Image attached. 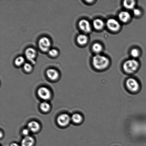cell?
Wrapping results in <instances>:
<instances>
[{"label": "cell", "instance_id": "obj_21", "mask_svg": "<svg viewBox=\"0 0 146 146\" xmlns=\"http://www.w3.org/2000/svg\"><path fill=\"white\" fill-rule=\"evenodd\" d=\"M131 56L133 58H138L140 55V52L137 48H133L131 50Z\"/></svg>", "mask_w": 146, "mask_h": 146}, {"label": "cell", "instance_id": "obj_16", "mask_svg": "<svg viewBox=\"0 0 146 146\" xmlns=\"http://www.w3.org/2000/svg\"><path fill=\"white\" fill-rule=\"evenodd\" d=\"M71 119L74 123L80 124L82 122L83 118L81 114L76 113L73 114L71 117Z\"/></svg>", "mask_w": 146, "mask_h": 146}, {"label": "cell", "instance_id": "obj_7", "mask_svg": "<svg viewBox=\"0 0 146 146\" xmlns=\"http://www.w3.org/2000/svg\"><path fill=\"white\" fill-rule=\"evenodd\" d=\"M71 118L68 114L64 113L60 115L57 118V122L61 126H65L69 123Z\"/></svg>", "mask_w": 146, "mask_h": 146}, {"label": "cell", "instance_id": "obj_11", "mask_svg": "<svg viewBox=\"0 0 146 146\" xmlns=\"http://www.w3.org/2000/svg\"><path fill=\"white\" fill-rule=\"evenodd\" d=\"M40 125L36 121H32L29 123L28 127L30 131L33 132H36L39 131L40 129Z\"/></svg>", "mask_w": 146, "mask_h": 146}, {"label": "cell", "instance_id": "obj_6", "mask_svg": "<svg viewBox=\"0 0 146 146\" xmlns=\"http://www.w3.org/2000/svg\"><path fill=\"white\" fill-rule=\"evenodd\" d=\"M107 28L110 31L116 32L119 30L121 25L116 20L114 19H110L106 23Z\"/></svg>", "mask_w": 146, "mask_h": 146}, {"label": "cell", "instance_id": "obj_17", "mask_svg": "<svg viewBox=\"0 0 146 146\" xmlns=\"http://www.w3.org/2000/svg\"><path fill=\"white\" fill-rule=\"evenodd\" d=\"M135 4V1L133 0H125L123 3L124 7L128 9H134Z\"/></svg>", "mask_w": 146, "mask_h": 146}, {"label": "cell", "instance_id": "obj_3", "mask_svg": "<svg viewBox=\"0 0 146 146\" xmlns=\"http://www.w3.org/2000/svg\"><path fill=\"white\" fill-rule=\"evenodd\" d=\"M125 85L128 91L131 92H137L139 91L140 84L135 79L132 78L128 79L126 81Z\"/></svg>", "mask_w": 146, "mask_h": 146}, {"label": "cell", "instance_id": "obj_25", "mask_svg": "<svg viewBox=\"0 0 146 146\" xmlns=\"http://www.w3.org/2000/svg\"><path fill=\"white\" fill-rule=\"evenodd\" d=\"M29 130L28 129H24L22 131V134L23 135L25 136V137L28 136L29 134Z\"/></svg>", "mask_w": 146, "mask_h": 146}, {"label": "cell", "instance_id": "obj_15", "mask_svg": "<svg viewBox=\"0 0 146 146\" xmlns=\"http://www.w3.org/2000/svg\"><path fill=\"white\" fill-rule=\"evenodd\" d=\"M88 41V37L84 34H80L77 38V41L80 45H84L87 44Z\"/></svg>", "mask_w": 146, "mask_h": 146}, {"label": "cell", "instance_id": "obj_26", "mask_svg": "<svg viewBox=\"0 0 146 146\" xmlns=\"http://www.w3.org/2000/svg\"><path fill=\"white\" fill-rule=\"evenodd\" d=\"M11 146H20L19 144L16 143H12V144H11Z\"/></svg>", "mask_w": 146, "mask_h": 146}, {"label": "cell", "instance_id": "obj_8", "mask_svg": "<svg viewBox=\"0 0 146 146\" xmlns=\"http://www.w3.org/2000/svg\"><path fill=\"white\" fill-rule=\"evenodd\" d=\"M78 25L80 29L84 32L86 33L91 32L92 29L91 25L87 20H81L79 22Z\"/></svg>", "mask_w": 146, "mask_h": 146}, {"label": "cell", "instance_id": "obj_23", "mask_svg": "<svg viewBox=\"0 0 146 146\" xmlns=\"http://www.w3.org/2000/svg\"><path fill=\"white\" fill-rule=\"evenodd\" d=\"M50 55L52 57H56L58 55V52L56 49H52L49 51Z\"/></svg>", "mask_w": 146, "mask_h": 146}, {"label": "cell", "instance_id": "obj_10", "mask_svg": "<svg viewBox=\"0 0 146 146\" xmlns=\"http://www.w3.org/2000/svg\"><path fill=\"white\" fill-rule=\"evenodd\" d=\"M46 75L50 80L54 81L58 78L59 74L56 70L54 69H50L46 71Z\"/></svg>", "mask_w": 146, "mask_h": 146}, {"label": "cell", "instance_id": "obj_9", "mask_svg": "<svg viewBox=\"0 0 146 146\" xmlns=\"http://www.w3.org/2000/svg\"><path fill=\"white\" fill-rule=\"evenodd\" d=\"M25 55L29 60L32 63H35V59L36 56V52L35 50L32 48H29L26 50Z\"/></svg>", "mask_w": 146, "mask_h": 146}, {"label": "cell", "instance_id": "obj_12", "mask_svg": "<svg viewBox=\"0 0 146 146\" xmlns=\"http://www.w3.org/2000/svg\"><path fill=\"white\" fill-rule=\"evenodd\" d=\"M34 143V138L30 136H28L23 139L21 141V146H33Z\"/></svg>", "mask_w": 146, "mask_h": 146}, {"label": "cell", "instance_id": "obj_18", "mask_svg": "<svg viewBox=\"0 0 146 146\" xmlns=\"http://www.w3.org/2000/svg\"><path fill=\"white\" fill-rule=\"evenodd\" d=\"M93 51L97 54H99L103 50V47L101 44L96 43L93 45L92 47Z\"/></svg>", "mask_w": 146, "mask_h": 146}, {"label": "cell", "instance_id": "obj_24", "mask_svg": "<svg viewBox=\"0 0 146 146\" xmlns=\"http://www.w3.org/2000/svg\"><path fill=\"white\" fill-rule=\"evenodd\" d=\"M133 13L136 16H139L141 15V10L138 8H134L133 11Z\"/></svg>", "mask_w": 146, "mask_h": 146}, {"label": "cell", "instance_id": "obj_14", "mask_svg": "<svg viewBox=\"0 0 146 146\" xmlns=\"http://www.w3.org/2000/svg\"><path fill=\"white\" fill-rule=\"evenodd\" d=\"M93 26L96 29L101 30L104 28V23L102 20L97 19L94 20L93 23Z\"/></svg>", "mask_w": 146, "mask_h": 146}, {"label": "cell", "instance_id": "obj_1", "mask_svg": "<svg viewBox=\"0 0 146 146\" xmlns=\"http://www.w3.org/2000/svg\"><path fill=\"white\" fill-rule=\"evenodd\" d=\"M110 61L106 57L97 54L93 57L92 64L96 69L102 70L105 69L109 65Z\"/></svg>", "mask_w": 146, "mask_h": 146}, {"label": "cell", "instance_id": "obj_4", "mask_svg": "<svg viewBox=\"0 0 146 146\" xmlns=\"http://www.w3.org/2000/svg\"><path fill=\"white\" fill-rule=\"evenodd\" d=\"M51 44V42L49 38L47 37H42L38 41V46L40 49L44 52H46L48 51L50 47Z\"/></svg>", "mask_w": 146, "mask_h": 146}, {"label": "cell", "instance_id": "obj_13", "mask_svg": "<svg viewBox=\"0 0 146 146\" xmlns=\"http://www.w3.org/2000/svg\"><path fill=\"white\" fill-rule=\"evenodd\" d=\"M118 18L121 22L127 23L131 18V15L127 11H122L119 14Z\"/></svg>", "mask_w": 146, "mask_h": 146}, {"label": "cell", "instance_id": "obj_22", "mask_svg": "<svg viewBox=\"0 0 146 146\" xmlns=\"http://www.w3.org/2000/svg\"><path fill=\"white\" fill-rule=\"evenodd\" d=\"M24 68L25 70L27 72H31L33 69L32 66L28 63L24 64Z\"/></svg>", "mask_w": 146, "mask_h": 146}, {"label": "cell", "instance_id": "obj_5", "mask_svg": "<svg viewBox=\"0 0 146 146\" xmlns=\"http://www.w3.org/2000/svg\"><path fill=\"white\" fill-rule=\"evenodd\" d=\"M38 96L42 99L47 100L51 98V94L48 88L45 87H40L38 90Z\"/></svg>", "mask_w": 146, "mask_h": 146}, {"label": "cell", "instance_id": "obj_19", "mask_svg": "<svg viewBox=\"0 0 146 146\" xmlns=\"http://www.w3.org/2000/svg\"><path fill=\"white\" fill-rule=\"evenodd\" d=\"M40 108L44 112H47L49 111L50 106L48 102H44L41 103L40 106Z\"/></svg>", "mask_w": 146, "mask_h": 146}, {"label": "cell", "instance_id": "obj_20", "mask_svg": "<svg viewBox=\"0 0 146 146\" xmlns=\"http://www.w3.org/2000/svg\"><path fill=\"white\" fill-rule=\"evenodd\" d=\"M24 61H25V59L23 57L19 56L15 59V63L17 66H20L24 64Z\"/></svg>", "mask_w": 146, "mask_h": 146}, {"label": "cell", "instance_id": "obj_2", "mask_svg": "<svg viewBox=\"0 0 146 146\" xmlns=\"http://www.w3.org/2000/svg\"><path fill=\"white\" fill-rule=\"evenodd\" d=\"M138 61L134 59L129 60L124 63L123 68L125 72L128 74H132L137 70L139 67Z\"/></svg>", "mask_w": 146, "mask_h": 146}]
</instances>
